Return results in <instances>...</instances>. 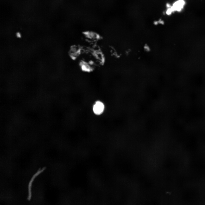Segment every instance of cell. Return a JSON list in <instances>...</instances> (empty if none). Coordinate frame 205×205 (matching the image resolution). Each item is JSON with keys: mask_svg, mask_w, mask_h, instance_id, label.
Segmentation results:
<instances>
[{"mask_svg": "<svg viewBox=\"0 0 205 205\" xmlns=\"http://www.w3.org/2000/svg\"><path fill=\"white\" fill-rule=\"evenodd\" d=\"M105 106L104 103L101 101H97L93 104L92 110L95 115L99 116L102 114L105 110Z\"/></svg>", "mask_w": 205, "mask_h": 205, "instance_id": "6da1fadb", "label": "cell"}, {"mask_svg": "<svg viewBox=\"0 0 205 205\" xmlns=\"http://www.w3.org/2000/svg\"><path fill=\"white\" fill-rule=\"evenodd\" d=\"M186 5L185 0H177L171 5V8L173 12H181L184 9Z\"/></svg>", "mask_w": 205, "mask_h": 205, "instance_id": "7a4b0ae2", "label": "cell"}]
</instances>
